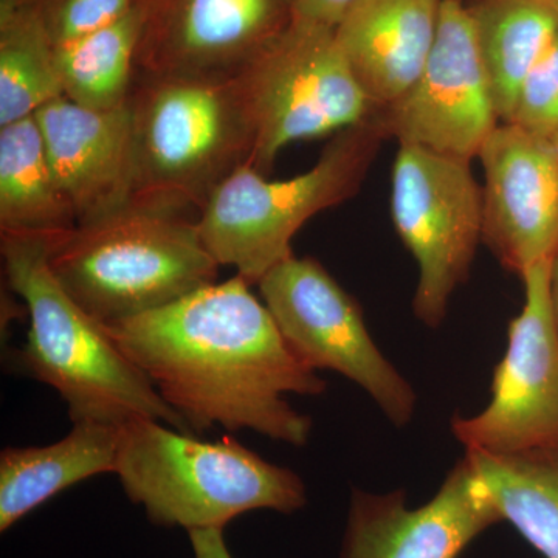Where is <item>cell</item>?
<instances>
[{
	"instance_id": "4",
	"label": "cell",
	"mask_w": 558,
	"mask_h": 558,
	"mask_svg": "<svg viewBox=\"0 0 558 558\" xmlns=\"http://www.w3.org/2000/svg\"><path fill=\"white\" fill-rule=\"evenodd\" d=\"M132 204L197 216L248 167L253 134L234 78L135 72Z\"/></svg>"
},
{
	"instance_id": "11",
	"label": "cell",
	"mask_w": 558,
	"mask_h": 558,
	"mask_svg": "<svg viewBox=\"0 0 558 558\" xmlns=\"http://www.w3.org/2000/svg\"><path fill=\"white\" fill-rule=\"evenodd\" d=\"M381 112L399 145L469 161L478 157L501 120L464 0H442L427 64L410 90Z\"/></svg>"
},
{
	"instance_id": "15",
	"label": "cell",
	"mask_w": 558,
	"mask_h": 558,
	"mask_svg": "<svg viewBox=\"0 0 558 558\" xmlns=\"http://www.w3.org/2000/svg\"><path fill=\"white\" fill-rule=\"evenodd\" d=\"M54 178L80 223L130 204L134 179V132L130 100L109 110L54 98L36 110Z\"/></svg>"
},
{
	"instance_id": "9",
	"label": "cell",
	"mask_w": 558,
	"mask_h": 558,
	"mask_svg": "<svg viewBox=\"0 0 558 558\" xmlns=\"http://www.w3.org/2000/svg\"><path fill=\"white\" fill-rule=\"evenodd\" d=\"M391 215L417 264L414 314L428 328H438L454 290L468 281L483 240V189L470 161L400 145L392 167Z\"/></svg>"
},
{
	"instance_id": "8",
	"label": "cell",
	"mask_w": 558,
	"mask_h": 558,
	"mask_svg": "<svg viewBox=\"0 0 558 558\" xmlns=\"http://www.w3.org/2000/svg\"><path fill=\"white\" fill-rule=\"evenodd\" d=\"M258 286L279 332L304 365L341 374L392 425L409 424L416 392L374 343L357 301L317 259L292 255L267 271Z\"/></svg>"
},
{
	"instance_id": "5",
	"label": "cell",
	"mask_w": 558,
	"mask_h": 558,
	"mask_svg": "<svg viewBox=\"0 0 558 558\" xmlns=\"http://www.w3.org/2000/svg\"><path fill=\"white\" fill-rule=\"evenodd\" d=\"M51 274L102 326L159 310L218 282L197 216L124 205L51 242Z\"/></svg>"
},
{
	"instance_id": "18",
	"label": "cell",
	"mask_w": 558,
	"mask_h": 558,
	"mask_svg": "<svg viewBox=\"0 0 558 558\" xmlns=\"http://www.w3.org/2000/svg\"><path fill=\"white\" fill-rule=\"evenodd\" d=\"M76 226L35 116L0 126V233L57 240Z\"/></svg>"
},
{
	"instance_id": "23",
	"label": "cell",
	"mask_w": 558,
	"mask_h": 558,
	"mask_svg": "<svg viewBox=\"0 0 558 558\" xmlns=\"http://www.w3.org/2000/svg\"><path fill=\"white\" fill-rule=\"evenodd\" d=\"M509 123L539 137L558 134V36L521 84Z\"/></svg>"
},
{
	"instance_id": "14",
	"label": "cell",
	"mask_w": 558,
	"mask_h": 558,
	"mask_svg": "<svg viewBox=\"0 0 558 558\" xmlns=\"http://www.w3.org/2000/svg\"><path fill=\"white\" fill-rule=\"evenodd\" d=\"M484 233L506 269L524 271L558 256V153L553 140L499 123L478 154Z\"/></svg>"
},
{
	"instance_id": "3",
	"label": "cell",
	"mask_w": 558,
	"mask_h": 558,
	"mask_svg": "<svg viewBox=\"0 0 558 558\" xmlns=\"http://www.w3.org/2000/svg\"><path fill=\"white\" fill-rule=\"evenodd\" d=\"M116 473L150 523L186 532L226 529L253 510L306 508L304 481L233 436L207 442L149 417L120 425Z\"/></svg>"
},
{
	"instance_id": "25",
	"label": "cell",
	"mask_w": 558,
	"mask_h": 558,
	"mask_svg": "<svg viewBox=\"0 0 558 558\" xmlns=\"http://www.w3.org/2000/svg\"><path fill=\"white\" fill-rule=\"evenodd\" d=\"M354 3L355 0H292L293 20L336 31Z\"/></svg>"
},
{
	"instance_id": "29",
	"label": "cell",
	"mask_w": 558,
	"mask_h": 558,
	"mask_svg": "<svg viewBox=\"0 0 558 558\" xmlns=\"http://www.w3.org/2000/svg\"><path fill=\"white\" fill-rule=\"evenodd\" d=\"M553 142H554V145H556L557 153H558V134L556 135V137L553 138Z\"/></svg>"
},
{
	"instance_id": "24",
	"label": "cell",
	"mask_w": 558,
	"mask_h": 558,
	"mask_svg": "<svg viewBox=\"0 0 558 558\" xmlns=\"http://www.w3.org/2000/svg\"><path fill=\"white\" fill-rule=\"evenodd\" d=\"M135 0H39L40 14L54 49L119 21Z\"/></svg>"
},
{
	"instance_id": "16",
	"label": "cell",
	"mask_w": 558,
	"mask_h": 558,
	"mask_svg": "<svg viewBox=\"0 0 558 558\" xmlns=\"http://www.w3.org/2000/svg\"><path fill=\"white\" fill-rule=\"evenodd\" d=\"M442 0H355L336 27L349 68L377 108L416 83L438 35Z\"/></svg>"
},
{
	"instance_id": "17",
	"label": "cell",
	"mask_w": 558,
	"mask_h": 558,
	"mask_svg": "<svg viewBox=\"0 0 558 558\" xmlns=\"http://www.w3.org/2000/svg\"><path fill=\"white\" fill-rule=\"evenodd\" d=\"M120 425L78 422L50 446L0 453V532L81 481L116 472Z\"/></svg>"
},
{
	"instance_id": "28",
	"label": "cell",
	"mask_w": 558,
	"mask_h": 558,
	"mask_svg": "<svg viewBox=\"0 0 558 558\" xmlns=\"http://www.w3.org/2000/svg\"><path fill=\"white\" fill-rule=\"evenodd\" d=\"M548 3L550 5V9L554 10V13H556L558 17V0H548Z\"/></svg>"
},
{
	"instance_id": "12",
	"label": "cell",
	"mask_w": 558,
	"mask_h": 558,
	"mask_svg": "<svg viewBox=\"0 0 558 558\" xmlns=\"http://www.w3.org/2000/svg\"><path fill=\"white\" fill-rule=\"evenodd\" d=\"M135 72L236 78L293 20L292 0H137Z\"/></svg>"
},
{
	"instance_id": "6",
	"label": "cell",
	"mask_w": 558,
	"mask_h": 558,
	"mask_svg": "<svg viewBox=\"0 0 558 558\" xmlns=\"http://www.w3.org/2000/svg\"><path fill=\"white\" fill-rule=\"evenodd\" d=\"M389 137L381 109L337 132L310 171L267 180L242 167L215 191L199 216L205 247L219 266H231L247 284L290 258L301 227L357 193L381 142Z\"/></svg>"
},
{
	"instance_id": "1",
	"label": "cell",
	"mask_w": 558,
	"mask_h": 558,
	"mask_svg": "<svg viewBox=\"0 0 558 558\" xmlns=\"http://www.w3.org/2000/svg\"><path fill=\"white\" fill-rule=\"evenodd\" d=\"M105 329L191 432L219 425L310 442L312 418L286 395L322 396L326 381L293 354L238 275Z\"/></svg>"
},
{
	"instance_id": "13",
	"label": "cell",
	"mask_w": 558,
	"mask_h": 558,
	"mask_svg": "<svg viewBox=\"0 0 558 558\" xmlns=\"http://www.w3.org/2000/svg\"><path fill=\"white\" fill-rule=\"evenodd\" d=\"M498 523L486 484L464 457L421 508H410L405 490L352 488L340 558H458Z\"/></svg>"
},
{
	"instance_id": "19",
	"label": "cell",
	"mask_w": 558,
	"mask_h": 558,
	"mask_svg": "<svg viewBox=\"0 0 558 558\" xmlns=\"http://www.w3.org/2000/svg\"><path fill=\"white\" fill-rule=\"evenodd\" d=\"M473 31L501 123L515 110L521 84L558 36L548 0H473Z\"/></svg>"
},
{
	"instance_id": "10",
	"label": "cell",
	"mask_w": 558,
	"mask_h": 558,
	"mask_svg": "<svg viewBox=\"0 0 558 558\" xmlns=\"http://www.w3.org/2000/svg\"><path fill=\"white\" fill-rule=\"evenodd\" d=\"M554 260L524 271L523 310L509 325L505 357L495 368L492 398L475 416H454L451 432L465 453L506 454L558 444V325Z\"/></svg>"
},
{
	"instance_id": "27",
	"label": "cell",
	"mask_w": 558,
	"mask_h": 558,
	"mask_svg": "<svg viewBox=\"0 0 558 558\" xmlns=\"http://www.w3.org/2000/svg\"><path fill=\"white\" fill-rule=\"evenodd\" d=\"M553 300L554 310H556V318L558 325V256L553 264Z\"/></svg>"
},
{
	"instance_id": "22",
	"label": "cell",
	"mask_w": 558,
	"mask_h": 558,
	"mask_svg": "<svg viewBox=\"0 0 558 558\" xmlns=\"http://www.w3.org/2000/svg\"><path fill=\"white\" fill-rule=\"evenodd\" d=\"M143 11L132 9L108 27L54 49L62 94L94 110L120 108L130 100Z\"/></svg>"
},
{
	"instance_id": "26",
	"label": "cell",
	"mask_w": 558,
	"mask_h": 558,
	"mask_svg": "<svg viewBox=\"0 0 558 558\" xmlns=\"http://www.w3.org/2000/svg\"><path fill=\"white\" fill-rule=\"evenodd\" d=\"M194 558H233L222 529L189 532Z\"/></svg>"
},
{
	"instance_id": "7",
	"label": "cell",
	"mask_w": 558,
	"mask_h": 558,
	"mask_svg": "<svg viewBox=\"0 0 558 558\" xmlns=\"http://www.w3.org/2000/svg\"><path fill=\"white\" fill-rule=\"evenodd\" d=\"M253 134L250 168L269 171L290 143L336 135L377 108L360 87L333 28L292 20L234 78Z\"/></svg>"
},
{
	"instance_id": "20",
	"label": "cell",
	"mask_w": 558,
	"mask_h": 558,
	"mask_svg": "<svg viewBox=\"0 0 558 558\" xmlns=\"http://www.w3.org/2000/svg\"><path fill=\"white\" fill-rule=\"evenodd\" d=\"M501 521L543 558H558V444L523 453H465Z\"/></svg>"
},
{
	"instance_id": "2",
	"label": "cell",
	"mask_w": 558,
	"mask_h": 558,
	"mask_svg": "<svg viewBox=\"0 0 558 558\" xmlns=\"http://www.w3.org/2000/svg\"><path fill=\"white\" fill-rule=\"evenodd\" d=\"M53 241L0 233L10 288L31 314L27 343L17 352L22 368L61 396L73 424L123 425L131 418L149 417L193 435L185 418L161 399L105 326L61 288L49 266Z\"/></svg>"
},
{
	"instance_id": "21",
	"label": "cell",
	"mask_w": 558,
	"mask_h": 558,
	"mask_svg": "<svg viewBox=\"0 0 558 558\" xmlns=\"http://www.w3.org/2000/svg\"><path fill=\"white\" fill-rule=\"evenodd\" d=\"M64 97L39 0H0V126Z\"/></svg>"
}]
</instances>
